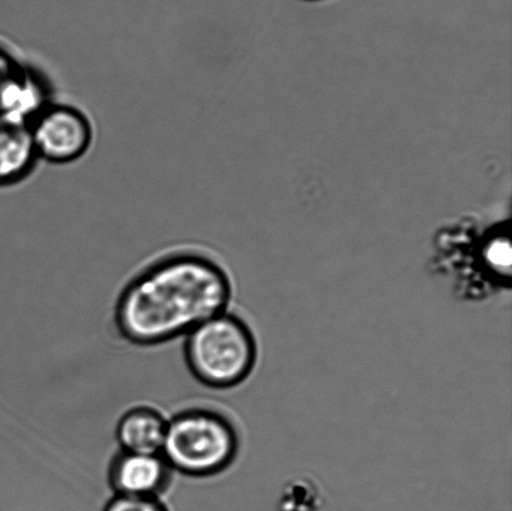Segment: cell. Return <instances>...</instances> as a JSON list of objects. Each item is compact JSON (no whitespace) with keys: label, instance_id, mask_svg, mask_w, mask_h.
<instances>
[{"label":"cell","instance_id":"obj_2","mask_svg":"<svg viewBox=\"0 0 512 511\" xmlns=\"http://www.w3.org/2000/svg\"><path fill=\"white\" fill-rule=\"evenodd\" d=\"M239 450L238 429L227 415L214 409L192 408L168 420L160 454L173 472L209 478L232 467Z\"/></svg>","mask_w":512,"mask_h":511},{"label":"cell","instance_id":"obj_9","mask_svg":"<svg viewBox=\"0 0 512 511\" xmlns=\"http://www.w3.org/2000/svg\"><path fill=\"white\" fill-rule=\"evenodd\" d=\"M325 505L323 490L309 478L290 479L276 502V511H321Z\"/></svg>","mask_w":512,"mask_h":511},{"label":"cell","instance_id":"obj_10","mask_svg":"<svg viewBox=\"0 0 512 511\" xmlns=\"http://www.w3.org/2000/svg\"><path fill=\"white\" fill-rule=\"evenodd\" d=\"M103 511H169L159 498L114 495Z\"/></svg>","mask_w":512,"mask_h":511},{"label":"cell","instance_id":"obj_3","mask_svg":"<svg viewBox=\"0 0 512 511\" xmlns=\"http://www.w3.org/2000/svg\"><path fill=\"white\" fill-rule=\"evenodd\" d=\"M184 358L200 384L230 389L253 373L258 344L249 325L227 310L205 320L185 337Z\"/></svg>","mask_w":512,"mask_h":511},{"label":"cell","instance_id":"obj_11","mask_svg":"<svg viewBox=\"0 0 512 511\" xmlns=\"http://www.w3.org/2000/svg\"><path fill=\"white\" fill-rule=\"evenodd\" d=\"M24 60L20 59L14 50L0 40V98L12 83Z\"/></svg>","mask_w":512,"mask_h":511},{"label":"cell","instance_id":"obj_5","mask_svg":"<svg viewBox=\"0 0 512 511\" xmlns=\"http://www.w3.org/2000/svg\"><path fill=\"white\" fill-rule=\"evenodd\" d=\"M173 473L160 453L120 450L110 462L108 480L115 495L159 498L172 484Z\"/></svg>","mask_w":512,"mask_h":511},{"label":"cell","instance_id":"obj_1","mask_svg":"<svg viewBox=\"0 0 512 511\" xmlns=\"http://www.w3.org/2000/svg\"><path fill=\"white\" fill-rule=\"evenodd\" d=\"M232 297V280L218 260L200 250H175L125 285L115 304V327L127 342L154 347L227 312Z\"/></svg>","mask_w":512,"mask_h":511},{"label":"cell","instance_id":"obj_8","mask_svg":"<svg viewBox=\"0 0 512 511\" xmlns=\"http://www.w3.org/2000/svg\"><path fill=\"white\" fill-rule=\"evenodd\" d=\"M168 420L152 407H135L123 414L117 425L120 450L130 453H162Z\"/></svg>","mask_w":512,"mask_h":511},{"label":"cell","instance_id":"obj_6","mask_svg":"<svg viewBox=\"0 0 512 511\" xmlns=\"http://www.w3.org/2000/svg\"><path fill=\"white\" fill-rule=\"evenodd\" d=\"M53 100V87L48 75L35 65L24 62L0 98V114L29 125L35 115Z\"/></svg>","mask_w":512,"mask_h":511},{"label":"cell","instance_id":"obj_4","mask_svg":"<svg viewBox=\"0 0 512 511\" xmlns=\"http://www.w3.org/2000/svg\"><path fill=\"white\" fill-rule=\"evenodd\" d=\"M39 160L68 165L82 159L92 148L95 130L92 119L73 104L53 100L29 123Z\"/></svg>","mask_w":512,"mask_h":511},{"label":"cell","instance_id":"obj_7","mask_svg":"<svg viewBox=\"0 0 512 511\" xmlns=\"http://www.w3.org/2000/svg\"><path fill=\"white\" fill-rule=\"evenodd\" d=\"M39 162L29 125L0 114V188L23 183Z\"/></svg>","mask_w":512,"mask_h":511}]
</instances>
